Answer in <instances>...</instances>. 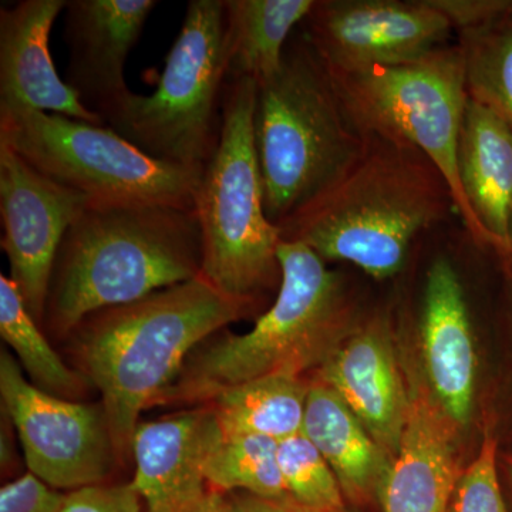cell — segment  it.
<instances>
[{"instance_id":"6da1fadb","label":"cell","mask_w":512,"mask_h":512,"mask_svg":"<svg viewBox=\"0 0 512 512\" xmlns=\"http://www.w3.org/2000/svg\"><path fill=\"white\" fill-rule=\"evenodd\" d=\"M249 309L198 276L93 313L70 333L80 372L101 394L119 461L131 453L140 414L158 404L191 353Z\"/></svg>"},{"instance_id":"7a4b0ae2","label":"cell","mask_w":512,"mask_h":512,"mask_svg":"<svg viewBox=\"0 0 512 512\" xmlns=\"http://www.w3.org/2000/svg\"><path fill=\"white\" fill-rule=\"evenodd\" d=\"M201 265L195 208L90 202L60 245L43 323L64 338L93 313L198 278Z\"/></svg>"},{"instance_id":"3957f363","label":"cell","mask_w":512,"mask_h":512,"mask_svg":"<svg viewBox=\"0 0 512 512\" xmlns=\"http://www.w3.org/2000/svg\"><path fill=\"white\" fill-rule=\"evenodd\" d=\"M362 156L279 227L323 261L350 262L376 279L399 274L413 239L451 200L444 178L412 147L365 137Z\"/></svg>"},{"instance_id":"277c9868","label":"cell","mask_w":512,"mask_h":512,"mask_svg":"<svg viewBox=\"0 0 512 512\" xmlns=\"http://www.w3.org/2000/svg\"><path fill=\"white\" fill-rule=\"evenodd\" d=\"M278 259L282 279L271 308L249 332L195 349L158 404H205L256 377L302 376L352 335V303L338 272L301 242L282 239Z\"/></svg>"},{"instance_id":"5b68a950","label":"cell","mask_w":512,"mask_h":512,"mask_svg":"<svg viewBox=\"0 0 512 512\" xmlns=\"http://www.w3.org/2000/svg\"><path fill=\"white\" fill-rule=\"evenodd\" d=\"M254 130L265 211L278 228L345 173L366 146L306 39L286 47L281 70L258 84Z\"/></svg>"},{"instance_id":"8992f818","label":"cell","mask_w":512,"mask_h":512,"mask_svg":"<svg viewBox=\"0 0 512 512\" xmlns=\"http://www.w3.org/2000/svg\"><path fill=\"white\" fill-rule=\"evenodd\" d=\"M256 96L254 80H228L220 140L195 195L202 237L201 278L249 308L262 293L281 286L282 279L281 229L266 215L255 146Z\"/></svg>"},{"instance_id":"52a82bcc","label":"cell","mask_w":512,"mask_h":512,"mask_svg":"<svg viewBox=\"0 0 512 512\" xmlns=\"http://www.w3.org/2000/svg\"><path fill=\"white\" fill-rule=\"evenodd\" d=\"M325 72L346 116L363 137L384 138L429 158L446 181L464 225L487 245L458 174V143L468 101L460 45L440 47L406 66Z\"/></svg>"},{"instance_id":"ba28073f","label":"cell","mask_w":512,"mask_h":512,"mask_svg":"<svg viewBox=\"0 0 512 512\" xmlns=\"http://www.w3.org/2000/svg\"><path fill=\"white\" fill-rule=\"evenodd\" d=\"M227 82L224 0H191L156 92H131L104 121L156 160L204 170L220 140Z\"/></svg>"},{"instance_id":"9c48e42d","label":"cell","mask_w":512,"mask_h":512,"mask_svg":"<svg viewBox=\"0 0 512 512\" xmlns=\"http://www.w3.org/2000/svg\"><path fill=\"white\" fill-rule=\"evenodd\" d=\"M0 140L39 173L92 204L195 208L204 170L156 160L110 127L0 103Z\"/></svg>"},{"instance_id":"30bf717a","label":"cell","mask_w":512,"mask_h":512,"mask_svg":"<svg viewBox=\"0 0 512 512\" xmlns=\"http://www.w3.org/2000/svg\"><path fill=\"white\" fill-rule=\"evenodd\" d=\"M0 394L30 473L55 490L104 484L119 457L103 403L43 392L5 349L0 352Z\"/></svg>"},{"instance_id":"8fae6325","label":"cell","mask_w":512,"mask_h":512,"mask_svg":"<svg viewBox=\"0 0 512 512\" xmlns=\"http://www.w3.org/2000/svg\"><path fill=\"white\" fill-rule=\"evenodd\" d=\"M305 39L326 70L356 72L419 62L453 29L429 0L316 2Z\"/></svg>"},{"instance_id":"7c38bea8","label":"cell","mask_w":512,"mask_h":512,"mask_svg":"<svg viewBox=\"0 0 512 512\" xmlns=\"http://www.w3.org/2000/svg\"><path fill=\"white\" fill-rule=\"evenodd\" d=\"M90 204L39 173L0 140L2 249L9 278L18 286L30 315L43 323L50 279L64 235Z\"/></svg>"},{"instance_id":"4fadbf2b","label":"cell","mask_w":512,"mask_h":512,"mask_svg":"<svg viewBox=\"0 0 512 512\" xmlns=\"http://www.w3.org/2000/svg\"><path fill=\"white\" fill-rule=\"evenodd\" d=\"M156 6V0H67L66 83L103 119L131 93L124 67Z\"/></svg>"},{"instance_id":"5bb4252c","label":"cell","mask_w":512,"mask_h":512,"mask_svg":"<svg viewBox=\"0 0 512 512\" xmlns=\"http://www.w3.org/2000/svg\"><path fill=\"white\" fill-rule=\"evenodd\" d=\"M220 430L208 406L137 424L131 443L136 474L130 484L146 512L200 511L211 491L205 458Z\"/></svg>"},{"instance_id":"9a60e30c","label":"cell","mask_w":512,"mask_h":512,"mask_svg":"<svg viewBox=\"0 0 512 512\" xmlns=\"http://www.w3.org/2000/svg\"><path fill=\"white\" fill-rule=\"evenodd\" d=\"M66 5L67 0H20L0 8V103L106 126L60 79L52 59L50 32Z\"/></svg>"},{"instance_id":"2e32d148","label":"cell","mask_w":512,"mask_h":512,"mask_svg":"<svg viewBox=\"0 0 512 512\" xmlns=\"http://www.w3.org/2000/svg\"><path fill=\"white\" fill-rule=\"evenodd\" d=\"M420 342L434 399L457 426H467L476 394L477 353L466 293L446 258H437L427 272Z\"/></svg>"},{"instance_id":"e0dca14e","label":"cell","mask_w":512,"mask_h":512,"mask_svg":"<svg viewBox=\"0 0 512 512\" xmlns=\"http://www.w3.org/2000/svg\"><path fill=\"white\" fill-rule=\"evenodd\" d=\"M318 380L339 394L376 443L394 458L410 396L386 328L370 325L353 332L319 367Z\"/></svg>"},{"instance_id":"ac0fdd59","label":"cell","mask_w":512,"mask_h":512,"mask_svg":"<svg viewBox=\"0 0 512 512\" xmlns=\"http://www.w3.org/2000/svg\"><path fill=\"white\" fill-rule=\"evenodd\" d=\"M453 426L433 394H410L399 450L377 498L383 512H448L461 476Z\"/></svg>"},{"instance_id":"d6986e66","label":"cell","mask_w":512,"mask_h":512,"mask_svg":"<svg viewBox=\"0 0 512 512\" xmlns=\"http://www.w3.org/2000/svg\"><path fill=\"white\" fill-rule=\"evenodd\" d=\"M458 174L487 245L512 258V127L468 97Z\"/></svg>"},{"instance_id":"ffe728a7","label":"cell","mask_w":512,"mask_h":512,"mask_svg":"<svg viewBox=\"0 0 512 512\" xmlns=\"http://www.w3.org/2000/svg\"><path fill=\"white\" fill-rule=\"evenodd\" d=\"M302 433L332 468L345 497L355 503L379 498L393 458L339 394L320 380L309 387Z\"/></svg>"},{"instance_id":"44dd1931","label":"cell","mask_w":512,"mask_h":512,"mask_svg":"<svg viewBox=\"0 0 512 512\" xmlns=\"http://www.w3.org/2000/svg\"><path fill=\"white\" fill-rule=\"evenodd\" d=\"M316 0H224L228 80L268 82L281 70L289 36Z\"/></svg>"},{"instance_id":"7402d4cb","label":"cell","mask_w":512,"mask_h":512,"mask_svg":"<svg viewBox=\"0 0 512 512\" xmlns=\"http://www.w3.org/2000/svg\"><path fill=\"white\" fill-rule=\"evenodd\" d=\"M309 387L302 376L274 373L222 390L210 407L228 436H261L282 441L302 433Z\"/></svg>"},{"instance_id":"603a6c76","label":"cell","mask_w":512,"mask_h":512,"mask_svg":"<svg viewBox=\"0 0 512 512\" xmlns=\"http://www.w3.org/2000/svg\"><path fill=\"white\" fill-rule=\"evenodd\" d=\"M18 286L9 276L0 275V335L18 356L30 382L43 392L73 400L83 393L87 380L74 372L47 342Z\"/></svg>"},{"instance_id":"cb8c5ba5","label":"cell","mask_w":512,"mask_h":512,"mask_svg":"<svg viewBox=\"0 0 512 512\" xmlns=\"http://www.w3.org/2000/svg\"><path fill=\"white\" fill-rule=\"evenodd\" d=\"M208 485L220 493H247L269 500L289 497L278 460V441L218 433L205 458Z\"/></svg>"},{"instance_id":"d4e9b609","label":"cell","mask_w":512,"mask_h":512,"mask_svg":"<svg viewBox=\"0 0 512 512\" xmlns=\"http://www.w3.org/2000/svg\"><path fill=\"white\" fill-rule=\"evenodd\" d=\"M460 47L468 97L512 127V10L488 25L463 32Z\"/></svg>"},{"instance_id":"484cf974","label":"cell","mask_w":512,"mask_h":512,"mask_svg":"<svg viewBox=\"0 0 512 512\" xmlns=\"http://www.w3.org/2000/svg\"><path fill=\"white\" fill-rule=\"evenodd\" d=\"M278 460L293 501L316 511L345 512L338 478L305 434L279 441Z\"/></svg>"},{"instance_id":"4316f807","label":"cell","mask_w":512,"mask_h":512,"mask_svg":"<svg viewBox=\"0 0 512 512\" xmlns=\"http://www.w3.org/2000/svg\"><path fill=\"white\" fill-rule=\"evenodd\" d=\"M448 512H508L497 473V440L485 431L480 451L461 473Z\"/></svg>"},{"instance_id":"83f0119b","label":"cell","mask_w":512,"mask_h":512,"mask_svg":"<svg viewBox=\"0 0 512 512\" xmlns=\"http://www.w3.org/2000/svg\"><path fill=\"white\" fill-rule=\"evenodd\" d=\"M66 495L29 471L0 488V512H59Z\"/></svg>"},{"instance_id":"f1b7e54d","label":"cell","mask_w":512,"mask_h":512,"mask_svg":"<svg viewBox=\"0 0 512 512\" xmlns=\"http://www.w3.org/2000/svg\"><path fill=\"white\" fill-rule=\"evenodd\" d=\"M59 512H144L131 484H97L70 491Z\"/></svg>"},{"instance_id":"f546056e","label":"cell","mask_w":512,"mask_h":512,"mask_svg":"<svg viewBox=\"0 0 512 512\" xmlns=\"http://www.w3.org/2000/svg\"><path fill=\"white\" fill-rule=\"evenodd\" d=\"M453 28L461 32L481 28L511 12L510 0H429Z\"/></svg>"},{"instance_id":"4dcf8cb0","label":"cell","mask_w":512,"mask_h":512,"mask_svg":"<svg viewBox=\"0 0 512 512\" xmlns=\"http://www.w3.org/2000/svg\"><path fill=\"white\" fill-rule=\"evenodd\" d=\"M232 507L237 512H322L303 507L292 498L269 500L247 493L227 494Z\"/></svg>"},{"instance_id":"1f68e13d","label":"cell","mask_w":512,"mask_h":512,"mask_svg":"<svg viewBox=\"0 0 512 512\" xmlns=\"http://www.w3.org/2000/svg\"><path fill=\"white\" fill-rule=\"evenodd\" d=\"M3 413L6 414V419H8V424H5L6 421L2 419V436H0V463H2L3 471H5V468L15 466L16 450L15 443H13L12 436H10V427H13L12 420H10L5 410H3Z\"/></svg>"},{"instance_id":"d6a6232c","label":"cell","mask_w":512,"mask_h":512,"mask_svg":"<svg viewBox=\"0 0 512 512\" xmlns=\"http://www.w3.org/2000/svg\"><path fill=\"white\" fill-rule=\"evenodd\" d=\"M198 512H237L232 507L228 495L220 493V491L212 490L208 494L207 500L202 504Z\"/></svg>"},{"instance_id":"836d02e7","label":"cell","mask_w":512,"mask_h":512,"mask_svg":"<svg viewBox=\"0 0 512 512\" xmlns=\"http://www.w3.org/2000/svg\"><path fill=\"white\" fill-rule=\"evenodd\" d=\"M510 474H511V480H512V464H511V467H510Z\"/></svg>"}]
</instances>
